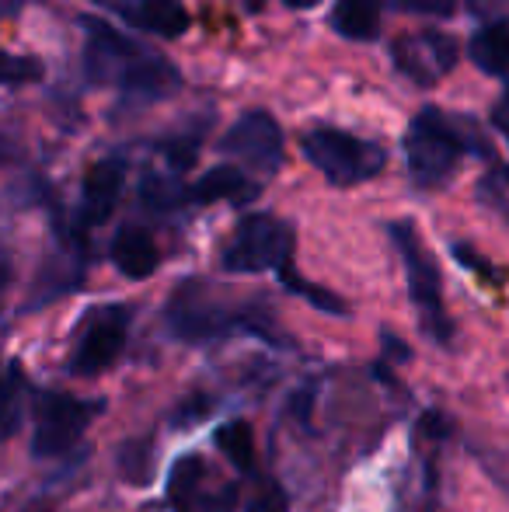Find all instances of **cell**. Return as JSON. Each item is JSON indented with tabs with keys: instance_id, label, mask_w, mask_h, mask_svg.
<instances>
[{
	"instance_id": "6da1fadb",
	"label": "cell",
	"mask_w": 509,
	"mask_h": 512,
	"mask_svg": "<svg viewBox=\"0 0 509 512\" xmlns=\"http://www.w3.org/2000/svg\"><path fill=\"white\" fill-rule=\"evenodd\" d=\"M81 28L88 32L84 74L95 84H116L129 95L143 98H164L178 88V70L168 60L136 46L133 39H126L112 25L98 18H81Z\"/></svg>"
},
{
	"instance_id": "7a4b0ae2",
	"label": "cell",
	"mask_w": 509,
	"mask_h": 512,
	"mask_svg": "<svg viewBox=\"0 0 509 512\" xmlns=\"http://www.w3.org/2000/svg\"><path fill=\"white\" fill-rule=\"evenodd\" d=\"M468 129L464 122H450L436 108H422L412 119L405 133V157L408 171H412L415 185L422 189H436L457 171V161L464 157L468 147Z\"/></svg>"
},
{
	"instance_id": "3957f363",
	"label": "cell",
	"mask_w": 509,
	"mask_h": 512,
	"mask_svg": "<svg viewBox=\"0 0 509 512\" xmlns=\"http://www.w3.org/2000/svg\"><path fill=\"white\" fill-rule=\"evenodd\" d=\"M304 157L328 178L332 185H360L367 178L381 175L387 154L377 143L360 140V136L346 133V129L318 126L307 129L304 140Z\"/></svg>"
},
{
	"instance_id": "277c9868",
	"label": "cell",
	"mask_w": 509,
	"mask_h": 512,
	"mask_svg": "<svg viewBox=\"0 0 509 512\" xmlns=\"http://www.w3.org/2000/svg\"><path fill=\"white\" fill-rule=\"evenodd\" d=\"M164 317H168V328L175 331L182 342H210V338L231 335V331H255V335L276 342L272 331L265 328L269 321H255L252 314H231V310L213 304L210 290H206V283H199V279H189V283L178 286Z\"/></svg>"
},
{
	"instance_id": "5b68a950",
	"label": "cell",
	"mask_w": 509,
	"mask_h": 512,
	"mask_svg": "<svg viewBox=\"0 0 509 512\" xmlns=\"http://www.w3.org/2000/svg\"><path fill=\"white\" fill-rule=\"evenodd\" d=\"M293 230L279 216L252 213L238 223L231 244L220 255L227 272H279L290 265Z\"/></svg>"
},
{
	"instance_id": "8992f818",
	"label": "cell",
	"mask_w": 509,
	"mask_h": 512,
	"mask_svg": "<svg viewBox=\"0 0 509 512\" xmlns=\"http://www.w3.org/2000/svg\"><path fill=\"white\" fill-rule=\"evenodd\" d=\"M391 237L401 251V262H405V276H408V297L419 307L422 324L436 342L447 345L454 328H450V317L443 310V293H440V269L429 258V251L422 248L419 234H415L412 223H391Z\"/></svg>"
},
{
	"instance_id": "52a82bcc",
	"label": "cell",
	"mask_w": 509,
	"mask_h": 512,
	"mask_svg": "<svg viewBox=\"0 0 509 512\" xmlns=\"http://www.w3.org/2000/svg\"><path fill=\"white\" fill-rule=\"evenodd\" d=\"M102 411V401H81L74 394H42L35 408V432H32V453L35 457H60L91 425V418Z\"/></svg>"
},
{
	"instance_id": "ba28073f",
	"label": "cell",
	"mask_w": 509,
	"mask_h": 512,
	"mask_svg": "<svg viewBox=\"0 0 509 512\" xmlns=\"http://www.w3.org/2000/svg\"><path fill=\"white\" fill-rule=\"evenodd\" d=\"M220 154L238 161V168L269 178L283 164V129L269 112H245L220 140Z\"/></svg>"
},
{
	"instance_id": "9c48e42d",
	"label": "cell",
	"mask_w": 509,
	"mask_h": 512,
	"mask_svg": "<svg viewBox=\"0 0 509 512\" xmlns=\"http://www.w3.org/2000/svg\"><path fill=\"white\" fill-rule=\"evenodd\" d=\"M129 335V310L126 307H98L91 310V317L84 321L81 342L70 359V370L81 377H98L102 370H109L126 349Z\"/></svg>"
},
{
	"instance_id": "30bf717a",
	"label": "cell",
	"mask_w": 509,
	"mask_h": 512,
	"mask_svg": "<svg viewBox=\"0 0 509 512\" xmlns=\"http://www.w3.org/2000/svg\"><path fill=\"white\" fill-rule=\"evenodd\" d=\"M394 63L415 84H436L457 63V42L443 32H419L394 42Z\"/></svg>"
},
{
	"instance_id": "8fae6325",
	"label": "cell",
	"mask_w": 509,
	"mask_h": 512,
	"mask_svg": "<svg viewBox=\"0 0 509 512\" xmlns=\"http://www.w3.org/2000/svg\"><path fill=\"white\" fill-rule=\"evenodd\" d=\"M206 464L203 457H178L168 474V502L178 512H234L238 492L224 488L220 495L203 492Z\"/></svg>"
},
{
	"instance_id": "7c38bea8",
	"label": "cell",
	"mask_w": 509,
	"mask_h": 512,
	"mask_svg": "<svg viewBox=\"0 0 509 512\" xmlns=\"http://www.w3.org/2000/svg\"><path fill=\"white\" fill-rule=\"evenodd\" d=\"M126 182V164L119 157H105L95 168L88 171L81 189V227H98V223L109 220V213L116 209L119 196H123Z\"/></svg>"
},
{
	"instance_id": "4fadbf2b",
	"label": "cell",
	"mask_w": 509,
	"mask_h": 512,
	"mask_svg": "<svg viewBox=\"0 0 509 512\" xmlns=\"http://www.w3.org/2000/svg\"><path fill=\"white\" fill-rule=\"evenodd\" d=\"M112 11L133 32H150L161 39H178L189 28V11L178 0H112Z\"/></svg>"
},
{
	"instance_id": "5bb4252c",
	"label": "cell",
	"mask_w": 509,
	"mask_h": 512,
	"mask_svg": "<svg viewBox=\"0 0 509 512\" xmlns=\"http://www.w3.org/2000/svg\"><path fill=\"white\" fill-rule=\"evenodd\" d=\"M189 196H192V203H203V206L220 203V199H227V203H245V199L258 196V182H252L248 171L238 168V164H217V168L206 171L196 185H189Z\"/></svg>"
},
{
	"instance_id": "9a60e30c",
	"label": "cell",
	"mask_w": 509,
	"mask_h": 512,
	"mask_svg": "<svg viewBox=\"0 0 509 512\" xmlns=\"http://www.w3.org/2000/svg\"><path fill=\"white\" fill-rule=\"evenodd\" d=\"M112 262H116V269L126 279H147L154 276L157 262H161V251H157L154 237L143 227H123L112 237Z\"/></svg>"
},
{
	"instance_id": "2e32d148",
	"label": "cell",
	"mask_w": 509,
	"mask_h": 512,
	"mask_svg": "<svg viewBox=\"0 0 509 512\" xmlns=\"http://www.w3.org/2000/svg\"><path fill=\"white\" fill-rule=\"evenodd\" d=\"M381 0H335L332 14H328V25L342 35V39L353 42H370L381 35Z\"/></svg>"
},
{
	"instance_id": "e0dca14e",
	"label": "cell",
	"mask_w": 509,
	"mask_h": 512,
	"mask_svg": "<svg viewBox=\"0 0 509 512\" xmlns=\"http://www.w3.org/2000/svg\"><path fill=\"white\" fill-rule=\"evenodd\" d=\"M468 53H471V60H475V67L485 70V74H506L509 70V25L506 21L478 28V32L471 35Z\"/></svg>"
},
{
	"instance_id": "ac0fdd59",
	"label": "cell",
	"mask_w": 509,
	"mask_h": 512,
	"mask_svg": "<svg viewBox=\"0 0 509 512\" xmlns=\"http://www.w3.org/2000/svg\"><path fill=\"white\" fill-rule=\"evenodd\" d=\"M217 446L227 460H231L238 471H255V439H252V425L234 418V422H224L217 429Z\"/></svg>"
},
{
	"instance_id": "d6986e66",
	"label": "cell",
	"mask_w": 509,
	"mask_h": 512,
	"mask_svg": "<svg viewBox=\"0 0 509 512\" xmlns=\"http://www.w3.org/2000/svg\"><path fill=\"white\" fill-rule=\"evenodd\" d=\"M21 429V366L11 363L0 384V443Z\"/></svg>"
},
{
	"instance_id": "ffe728a7",
	"label": "cell",
	"mask_w": 509,
	"mask_h": 512,
	"mask_svg": "<svg viewBox=\"0 0 509 512\" xmlns=\"http://www.w3.org/2000/svg\"><path fill=\"white\" fill-rule=\"evenodd\" d=\"M175 175H178V171L143 178V203H147L150 209H175V206H182V203H192L189 185H182Z\"/></svg>"
},
{
	"instance_id": "44dd1931",
	"label": "cell",
	"mask_w": 509,
	"mask_h": 512,
	"mask_svg": "<svg viewBox=\"0 0 509 512\" xmlns=\"http://www.w3.org/2000/svg\"><path fill=\"white\" fill-rule=\"evenodd\" d=\"M279 279H283V286L286 290H293V293H300V297H307L318 310H325V314H346V304H342L335 293H328V290H321V286H311L307 279H300L297 272L286 265V269H279Z\"/></svg>"
},
{
	"instance_id": "7402d4cb",
	"label": "cell",
	"mask_w": 509,
	"mask_h": 512,
	"mask_svg": "<svg viewBox=\"0 0 509 512\" xmlns=\"http://www.w3.org/2000/svg\"><path fill=\"white\" fill-rule=\"evenodd\" d=\"M42 77V63L32 56H14L0 49V84H32Z\"/></svg>"
},
{
	"instance_id": "603a6c76",
	"label": "cell",
	"mask_w": 509,
	"mask_h": 512,
	"mask_svg": "<svg viewBox=\"0 0 509 512\" xmlns=\"http://www.w3.org/2000/svg\"><path fill=\"white\" fill-rule=\"evenodd\" d=\"M119 460H123V474L129 481H140L143 485V481L150 478V443L147 439H140V443H136V439L133 443H126L123 457Z\"/></svg>"
},
{
	"instance_id": "cb8c5ba5",
	"label": "cell",
	"mask_w": 509,
	"mask_h": 512,
	"mask_svg": "<svg viewBox=\"0 0 509 512\" xmlns=\"http://www.w3.org/2000/svg\"><path fill=\"white\" fill-rule=\"evenodd\" d=\"M196 150H199V136H178V140L164 143L161 154L168 157L171 171H185V168H192V161H196Z\"/></svg>"
},
{
	"instance_id": "d4e9b609",
	"label": "cell",
	"mask_w": 509,
	"mask_h": 512,
	"mask_svg": "<svg viewBox=\"0 0 509 512\" xmlns=\"http://www.w3.org/2000/svg\"><path fill=\"white\" fill-rule=\"evenodd\" d=\"M248 512H286L283 488H279L276 481H258L255 502L248 506Z\"/></svg>"
},
{
	"instance_id": "484cf974",
	"label": "cell",
	"mask_w": 509,
	"mask_h": 512,
	"mask_svg": "<svg viewBox=\"0 0 509 512\" xmlns=\"http://www.w3.org/2000/svg\"><path fill=\"white\" fill-rule=\"evenodd\" d=\"M405 11H419V14H450L454 11V0H398Z\"/></svg>"
},
{
	"instance_id": "4316f807",
	"label": "cell",
	"mask_w": 509,
	"mask_h": 512,
	"mask_svg": "<svg viewBox=\"0 0 509 512\" xmlns=\"http://www.w3.org/2000/svg\"><path fill=\"white\" fill-rule=\"evenodd\" d=\"M492 119H496V126L503 129V133H506V140H509V91H506V98H503V102H499V108H496V115H492Z\"/></svg>"
},
{
	"instance_id": "83f0119b",
	"label": "cell",
	"mask_w": 509,
	"mask_h": 512,
	"mask_svg": "<svg viewBox=\"0 0 509 512\" xmlns=\"http://www.w3.org/2000/svg\"><path fill=\"white\" fill-rule=\"evenodd\" d=\"M384 349H391V356H394V359H408V349H405V345H401L394 335H387V331H384Z\"/></svg>"
},
{
	"instance_id": "f1b7e54d",
	"label": "cell",
	"mask_w": 509,
	"mask_h": 512,
	"mask_svg": "<svg viewBox=\"0 0 509 512\" xmlns=\"http://www.w3.org/2000/svg\"><path fill=\"white\" fill-rule=\"evenodd\" d=\"M21 4H25V0H0V18H11V14H18Z\"/></svg>"
},
{
	"instance_id": "f546056e",
	"label": "cell",
	"mask_w": 509,
	"mask_h": 512,
	"mask_svg": "<svg viewBox=\"0 0 509 512\" xmlns=\"http://www.w3.org/2000/svg\"><path fill=\"white\" fill-rule=\"evenodd\" d=\"M7 279H11V269H7V258H4V251H0V293H4Z\"/></svg>"
},
{
	"instance_id": "4dcf8cb0",
	"label": "cell",
	"mask_w": 509,
	"mask_h": 512,
	"mask_svg": "<svg viewBox=\"0 0 509 512\" xmlns=\"http://www.w3.org/2000/svg\"><path fill=\"white\" fill-rule=\"evenodd\" d=\"M283 4H286V7H293V11H300V7H304V11H307V7L321 4V0H283Z\"/></svg>"
},
{
	"instance_id": "1f68e13d",
	"label": "cell",
	"mask_w": 509,
	"mask_h": 512,
	"mask_svg": "<svg viewBox=\"0 0 509 512\" xmlns=\"http://www.w3.org/2000/svg\"><path fill=\"white\" fill-rule=\"evenodd\" d=\"M0 384H4V373H0Z\"/></svg>"
}]
</instances>
